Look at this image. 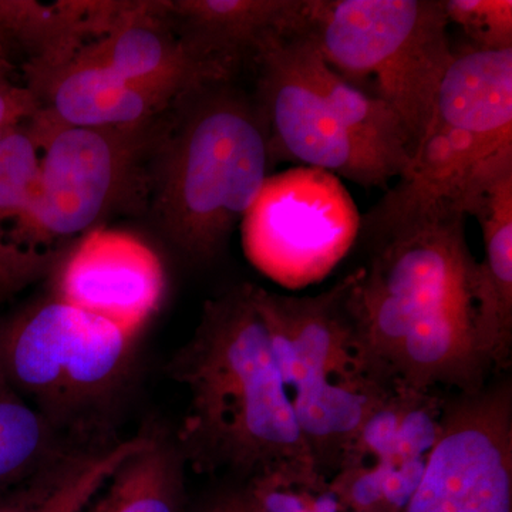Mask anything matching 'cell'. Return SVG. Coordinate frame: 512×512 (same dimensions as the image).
Segmentation results:
<instances>
[{
	"label": "cell",
	"mask_w": 512,
	"mask_h": 512,
	"mask_svg": "<svg viewBox=\"0 0 512 512\" xmlns=\"http://www.w3.org/2000/svg\"><path fill=\"white\" fill-rule=\"evenodd\" d=\"M168 375L185 387L178 430L195 470L231 468L252 478L275 471H318L293 412L254 285L205 302L192 338Z\"/></svg>",
	"instance_id": "cell-1"
},
{
	"label": "cell",
	"mask_w": 512,
	"mask_h": 512,
	"mask_svg": "<svg viewBox=\"0 0 512 512\" xmlns=\"http://www.w3.org/2000/svg\"><path fill=\"white\" fill-rule=\"evenodd\" d=\"M264 111L231 79L207 80L164 114L151 154L147 215L195 264L220 255L272 167Z\"/></svg>",
	"instance_id": "cell-2"
},
{
	"label": "cell",
	"mask_w": 512,
	"mask_h": 512,
	"mask_svg": "<svg viewBox=\"0 0 512 512\" xmlns=\"http://www.w3.org/2000/svg\"><path fill=\"white\" fill-rule=\"evenodd\" d=\"M512 173V49L456 55L433 116L400 183L365 222L423 212L470 215L488 188Z\"/></svg>",
	"instance_id": "cell-3"
},
{
	"label": "cell",
	"mask_w": 512,
	"mask_h": 512,
	"mask_svg": "<svg viewBox=\"0 0 512 512\" xmlns=\"http://www.w3.org/2000/svg\"><path fill=\"white\" fill-rule=\"evenodd\" d=\"M350 275L316 296L254 286L282 380L316 470L333 476L370 413L393 392L357 345L348 309Z\"/></svg>",
	"instance_id": "cell-4"
},
{
	"label": "cell",
	"mask_w": 512,
	"mask_h": 512,
	"mask_svg": "<svg viewBox=\"0 0 512 512\" xmlns=\"http://www.w3.org/2000/svg\"><path fill=\"white\" fill-rule=\"evenodd\" d=\"M448 26L443 0H308L305 33L349 83L373 80L372 97L396 114L414 153L456 57Z\"/></svg>",
	"instance_id": "cell-5"
},
{
	"label": "cell",
	"mask_w": 512,
	"mask_h": 512,
	"mask_svg": "<svg viewBox=\"0 0 512 512\" xmlns=\"http://www.w3.org/2000/svg\"><path fill=\"white\" fill-rule=\"evenodd\" d=\"M164 114L94 128L67 126L39 109L28 128L39 147L40 173L18 220L23 238L47 245L86 235L116 215L147 214L148 168Z\"/></svg>",
	"instance_id": "cell-6"
},
{
	"label": "cell",
	"mask_w": 512,
	"mask_h": 512,
	"mask_svg": "<svg viewBox=\"0 0 512 512\" xmlns=\"http://www.w3.org/2000/svg\"><path fill=\"white\" fill-rule=\"evenodd\" d=\"M464 220L461 212L439 210L362 224L360 232L372 235L375 251L367 268L350 274L348 309L366 365L383 384L384 359L417 320L470 301L468 279L476 261L468 252Z\"/></svg>",
	"instance_id": "cell-7"
},
{
	"label": "cell",
	"mask_w": 512,
	"mask_h": 512,
	"mask_svg": "<svg viewBox=\"0 0 512 512\" xmlns=\"http://www.w3.org/2000/svg\"><path fill=\"white\" fill-rule=\"evenodd\" d=\"M136 336L56 298L0 339V375L52 426L72 421L117 386Z\"/></svg>",
	"instance_id": "cell-8"
},
{
	"label": "cell",
	"mask_w": 512,
	"mask_h": 512,
	"mask_svg": "<svg viewBox=\"0 0 512 512\" xmlns=\"http://www.w3.org/2000/svg\"><path fill=\"white\" fill-rule=\"evenodd\" d=\"M360 229L362 217L340 178L299 165L266 178L242 217V248L261 274L301 289L333 271Z\"/></svg>",
	"instance_id": "cell-9"
},
{
	"label": "cell",
	"mask_w": 512,
	"mask_h": 512,
	"mask_svg": "<svg viewBox=\"0 0 512 512\" xmlns=\"http://www.w3.org/2000/svg\"><path fill=\"white\" fill-rule=\"evenodd\" d=\"M402 512H512L510 384L446 403L439 439Z\"/></svg>",
	"instance_id": "cell-10"
},
{
	"label": "cell",
	"mask_w": 512,
	"mask_h": 512,
	"mask_svg": "<svg viewBox=\"0 0 512 512\" xmlns=\"http://www.w3.org/2000/svg\"><path fill=\"white\" fill-rule=\"evenodd\" d=\"M289 36L271 37L252 57L272 163L319 168L363 188L386 187L400 178V168L356 137L316 92L289 49Z\"/></svg>",
	"instance_id": "cell-11"
},
{
	"label": "cell",
	"mask_w": 512,
	"mask_h": 512,
	"mask_svg": "<svg viewBox=\"0 0 512 512\" xmlns=\"http://www.w3.org/2000/svg\"><path fill=\"white\" fill-rule=\"evenodd\" d=\"M163 264L146 242L100 227L83 235L60 272L57 298L137 335L163 299Z\"/></svg>",
	"instance_id": "cell-12"
},
{
	"label": "cell",
	"mask_w": 512,
	"mask_h": 512,
	"mask_svg": "<svg viewBox=\"0 0 512 512\" xmlns=\"http://www.w3.org/2000/svg\"><path fill=\"white\" fill-rule=\"evenodd\" d=\"M83 50L124 79L173 101L207 80L229 79L188 53L163 0L114 2L100 35Z\"/></svg>",
	"instance_id": "cell-13"
},
{
	"label": "cell",
	"mask_w": 512,
	"mask_h": 512,
	"mask_svg": "<svg viewBox=\"0 0 512 512\" xmlns=\"http://www.w3.org/2000/svg\"><path fill=\"white\" fill-rule=\"evenodd\" d=\"M171 26L197 62L231 79L274 36L305 32L308 0H163Z\"/></svg>",
	"instance_id": "cell-14"
},
{
	"label": "cell",
	"mask_w": 512,
	"mask_h": 512,
	"mask_svg": "<svg viewBox=\"0 0 512 512\" xmlns=\"http://www.w3.org/2000/svg\"><path fill=\"white\" fill-rule=\"evenodd\" d=\"M28 79L40 109L67 126H131L156 119L174 103L161 93L124 79L87 55L83 47L60 66L29 70Z\"/></svg>",
	"instance_id": "cell-15"
},
{
	"label": "cell",
	"mask_w": 512,
	"mask_h": 512,
	"mask_svg": "<svg viewBox=\"0 0 512 512\" xmlns=\"http://www.w3.org/2000/svg\"><path fill=\"white\" fill-rule=\"evenodd\" d=\"M488 370L474 342L470 301H460L417 320L384 359L380 376L393 389L430 393L447 386L474 394L484 389Z\"/></svg>",
	"instance_id": "cell-16"
},
{
	"label": "cell",
	"mask_w": 512,
	"mask_h": 512,
	"mask_svg": "<svg viewBox=\"0 0 512 512\" xmlns=\"http://www.w3.org/2000/svg\"><path fill=\"white\" fill-rule=\"evenodd\" d=\"M483 229V261L468 279L471 326L488 369H507L512 353V173L488 188L470 212Z\"/></svg>",
	"instance_id": "cell-17"
},
{
	"label": "cell",
	"mask_w": 512,
	"mask_h": 512,
	"mask_svg": "<svg viewBox=\"0 0 512 512\" xmlns=\"http://www.w3.org/2000/svg\"><path fill=\"white\" fill-rule=\"evenodd\" d=\"M288 45L299 69L340 121L367 146L397 165L403 175L412 160L413 146L396 114L336 73L305 32L289 36Z\"/></svg>",
	"instance_id": "cell-18"
},
{
	"label": "cell",
	"mask_w": 512,
	"mask_h": 512,
	"mask_svg": "<svg viewBox=\"0 0 512 512\" xmlns=\"http://www.w3.org/2000/svg\"><path fill=\"white\" fill-rule=\"evenodd\" d=\"M110 9L111 2L86 0L2 2L0 29L25 47L29 55L26 72L52 69L99 36Z\"/></svg>",
	"instance_id": "cell-19"
},
{
	"label": "cell",
	"mask_w": 512,
	"mask_h": 512,
	"mask_svg": "<svg viewBox=\"0 0 512 512\" xmlns=\"http://www.w3.org/2000/svg\"><path fill=\"white\" fill-rule=\"evenodd\" d=\"M180 458L148 439L111 477V512H177Z\"/></svg>",
	"instance_id": "cell-20"
},
{
	"label": "cell",
	"mask_w": 512,
	"mask_h": 512,
	"mask_svg": "<svg viewBox=\"0 0 512 512\" xmlns=\"http://www.w3.org/2000/svg\"><path fill=\"white\" fill-rule=\"evenodd\" d=\"M146 437L67 451L62 473L35 512H83Z\"/></svg>",
	"instance_id": "cell-21"
},
{
	"label": "cell",
	"mask_w": 512,
	"mask_h": 512,
	"mask_svg": "<svg viewBox=\"0 0 512 512\" xmlns=\"http://www.w3.org/2000/svg\"><path fill=\"white\" fill-rule=\"evenodd\" d=\"M55 451L52 424L0 375V483L28 476Z\"/></svg>",
	"instance_id": "cell-22"
},
{
	"label": "cell",
	"mask_w": 512,
	"mask_h": 512,
	"mask_svg": "<svg viewBox=\"0 0 512 512\" xmlns=\"http://www.w3.org/2000/svg\"><path fill=\"white\" fill-rule=\"evenodd\" d=\"M40 151L29 128H10L0 141V217L20 218L35 194Z\"/></svg>",
	"instance_id": "cell-23"
},
{
	"label": "cell",
	"mask_w": 512,
	"mask_h": 512,
	"mask_svg": "<svg viewBox=\"0 0 512 512\" xmlns=\"http://www.w3.org/2000/svg\"><path fill=\"white\" fill-rule=\"evenodd\" d=\"M448 25L453 23L474 43L473 49H512L511 0H443Z\"/></svg>",
	"instance_id": "cell-24"
},
{
	"label": "cell",
	"mask_w": 512,
	"mask_h": 512,
	"mask_svg": "<svg viewBox=\"0 0 512 512\" xmlns=\"http://www.w3.org/2000/svg\"><path fill=\"white\" fill-rule=\"evenodd\" d=\"M39 109V101L29 87L18 89L0 80V127H16L18 121L32 119Z\"/></svg>",
	"instance_id": "cell-25"
},
{
	"label": "cell",
	"mask_w": 512,
	"mask_h": 512,
	"mask_svg": "<svg viewBox=\"0 0 512 512\" xmlns=\"http://www.w3.org/2000/svg\"><path fill=\"white\" fill-rule=\"evenodd\" d=\"M204 512H265L264 508L259 505L258 501L249 494L232 495V497L224 498L208 508Z\"/></svg>",
	"instance_id": "cell-26"
},
{
	"label": "cell",
	"mask_w": 512,
	"mask_h": 512,
	"mask_svg": "<svg viewBox=\"0 0 512 512\" xmlns=\"http://www.w3.org/2000/svg\"><path fill=\"white\" fill-rule=\"evenodd\" d=\"M109 483H107L106 487H104L103 491H101L99 501L93 505L90 512H111V507H113V497H111Z\"/></svg>",
	"instance_id": "cell-27"
},
{
	"label": "cell",
	"mask_w": 512,
	"mask_h": 512,
	"mask_svg": "<svg viewBox=\"0 0 512 512\" xmlns=\"http://www.w3.org/2000/svg\"><path fill=\"white\" fill-rule=\"evenodd\" d=\"M9 130L10 128L0 127V141H2V138L6 136V133H8Z\"/></svg>",
	"instance_id": "cell-28"
}]
</instances>
